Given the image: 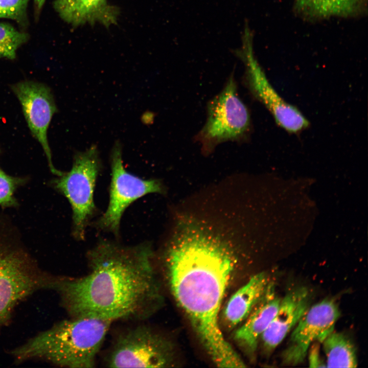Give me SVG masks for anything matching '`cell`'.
I'll return each mask as SVG.
<instances>
[{"mask_svg": "<svg viewBox=\"0 0 368 368\" xmlns=\"http://www.w3.org/2000/svg\"><path fill=\"white\" fill-rule=\"evenodd\" d=\"M153 258L147 243L126 246L103 240L87 253V274L54 276L50 289L70 317L143 320L161 299Z\"/></svg>", "mask_w": 368, "mask_h": 368, "instance_id": "cell-1", "label": "cell"}, {"mask_svg": "<svg viewBox=\"0 0 368 368\" xmlns=\"http://www.w3.org/2000/svg\"><path fill=\"white\" fill-rule=\"evenodd\" d=\"M165 258L172 294L213 361L220 367H244L219 325L220 307L234 269L229 251L205 235L188 231Z\"/></svg>", "mask_w": 368, "mask_h": 368, "instance_id": "cell-2", "label": "cell"}, {"mask_svg": "<svg viewBox=\"0 0 368 368\" xmlns=\"http://www.w3.org/2000/svg\"><path fill=\"white\" fill-rule=\"evenodd\" d=\"M112 323L94 317H71L11 353L19 361L39 359L60 367L93 368Z\"/></svg>", "mask_w": 368, "mask_h": 368, "instance_id": "cell-3", "label": "cell"}, {"mask_svg": "<svg viewBox=\"0 0 368 368\" xmlns=\"http://www.w3.org/2000/svg\"><path fill=\"white\" fill-rule=\"evenodd\" d=\"M0 232V328L16 305L34 291L50 289L53 275L41 270L30 254Z\"/></svg>", "mask_w": 368, "mask_h": 368, "instance_id": "cell-4", "label": "cell"}, {"mask_svg": "<svg viewBox=\"0 0 368 368\" xmlns=\"http://www.w3.org/2000/svg\"><path fill=\"white\" fill-rule=\"evenodd\" d=\"M205 123L194 139L204 152L227 141L241 143L249 138L251 130L250 114L240 99L234 74L221 91L207 105Z\"/></svg>", "mask_w": 368, "mask_h": 368, "instance_id": "cell-5", "label": "cell"}, {"mask_svg": "<svg viewBox=\"0 0 368 368\" xmlns=\"http://www.w3.org/2000/svg\"><path fill=\"white\" fill-rule=\"evenodd\" d=\"M101 161L97 146L93 145L74 156L70 171L54 178L51 185L69 201L73 212V231L75 238L83 240L86 228L96 212L94 193Z\"/></svg>", "mask_w": 368, "mask_h": 368, "instance_id": "cell-6", "label": "cell"}, {"mask_svg": "<svg viewBox=\"0 0 368 368\" xmlns=\"http://www.w3.org/2000/svg\"><path fill=\"white\" fill-rule=\"evenodd\" d=\"M171 361L169 343L148 325L141 324L117 335L105 356L109 367H164Z\"/></svg>", "mask_w": 368, "mask_h": 368, "instance_id": "cell-7", "label": "cell"}, {"mask_svg": "<svg viewBox=\"0 0 368 368\" xmlns=\"http://www.w3.org/2000/svg\"><path fill=\"white\" fill-rule=\"evenodd\" d=\"M252 35L245 29L242 50L237 55L245 67L244 82L252 96L270 111L277 123L290 133H297L309 125L307 119L294 106L285 101L269 82L254 54Z\"/></svg>", "mask_w": 368, "mask_h": 368, "instance_id": "cell-8", "label": "cell"}, {"mask_svg": "<svg viewBox=\"0 0 368 368\" xmlns=\"http://www.w3.org/2000/svg\"><path fill=\"white\" fill-rule=\"evenodd\" d=\"M111 178L109 203L106 211L97 222V227L118 236L122 216L133 201L149 193L163 192L160 182L155 179H143L126 171L122 160V147L117 141L110 154Z\"/></svg>", "mask_w": 368, "mask_h": 368, "instance_id": "cell-9", "label": "cell"}, {"mask_svg": "<svg viewBox=\"0 0 368 368\" xmlns=\"http://www.w3.org/2000/svg\"><path fill=\"white\" fill-rule=\"evenodd\" d=\"M339 316L338 307L331 298L310 306L293 329L282 355L284 363L294 365L302 362L311 344L316 341L322 342L334 331Z\"/></svg>", "mask_w": 368, "mask_h": 368, "instance_id": "cell-10", "label": "cell"}, {"mask_svg": "<svg viewBox=\"0 0 368 368\" xmlns=\"http://www.w3.org/2000/svg\"><path fill=\"white\" fill-rule=\"evenodd\" d=\"M19 100L33 135L45 153L51 172L60 176L63 172L57 170L52 163L47 131L54 114L57 111L53 95L44 84L32 81H21L11 86Z\"/></svg>", "mask_w": 368, "mask_h": 368, "instance_id": "cell-11", "label": "cell"}, {"mask_svg": "<svg viewBox=\"0 0 368 368\" xmlns=\"http://www.w3.org/2000/svg\"><path fill=\"white\" fill-rule=\"evenodd\" d=\"M311 295L305 287L290 290L281 299L278 311L260 338L265 349L273 350L296 325L310 306Z\"/></svg>", "mask_w": 368, "mask_h": 368, "instance_id": "cell-12", "label": "cell"}, {"mask_svg": "<svg viewBox=\"0 0 368 368\" xmlns=\"http://www.w3.org/2000/svg\"><path fill=\"white\" fill-rule=\"evenodd\" d=\"M281 299L274 285L269 283L261 299L236 331L235 339L249 353L255 352L259 339L278 311Z\"/></svg>", "mask_w": 368, "mask_h": 368, "instance_id": "cell-13", "label": "cell"}, {"mask_svg": "<svg viewBox=\"0 0 368 368\" xmlns=\"http://www.w3.org/2000/svg\"><path fill=\"white\" fill-rule=\"evenodd\" d=\"M53 6L60 17L74 26L99 22L114 24L119 11L107 0H55Z\"/></svg>", "mask_w": 368, "mask_h": 368, "instance_id": "cell-14", "label": "cell"}, {"mask_svg": "<svg viewBox=\"0 0 368 368\" xmlns=\"http://www.w3.org/2000/svg\"><path fill=\"white\" fill-rule=\"evenodd\" d=\"M269 283L266 274L257 273L232 295L222 313L223 321L226 328H234L246 319L263 296Z\"/></svg>", "mask_w": 368, "mask_h": 368, "instance_id": "cell-15", "label": "cell"}, {"mask_svg": "<svg viewBox=\"0 0 368 368\" xmlns=\"http://www.w3.org/2000/svg\"><path fill=\"white\" fill-rule=\"evenodd\" d=\"M367 4V0H294L293 10L302 19L315 21L333 17L363 16Z\"/></svg>", "mask_w": 368, "mask_h": 368, "instance_id": "cell-16", "label": "cell"}, {"mask_svg": "<svg viewBox=\"0 0 368 368\" xmlns=\"http://www.w3.org/2000/svg\"><path fill=\"white\" fill-rule=\"evenodd\" d=\"M328 367H355L358 364L355 348L343 333L332 331L322 342Z\"/></svg>", "mask_w": 368, "mask_h": 368, "instance_id": "cell-17", "label": "cell"}, {"mask_svg": "<svg viewBox=\"0 0 368 368\" xmlns=\"http://www.w3.org/2000/svg\"><path fill=\"white\" fill-rule=\"evenodd\" d=\"M28 39L27 34L10 25L0 23V58L13 59L17 49Z\"/></svg>", "mask_w": 368, "mask_h": 368, "instance_id": "cell-18", "label": "cell"}, {"mask_svg": "<svg viewBox=\"0 0 368 368\" xmlns=\"http://www.w3.org/2000/svg\"><path fill=\"white\" fill-rule=\"evenodd\" d=\"M27 181V178L10 175L0 167V206L4 209L17 206L15 193Z\"/></svg>", "mask_w": 368, "mask_h": 368, "instance_id": "cell-19", "label": "cell"}, {"mask_svg": "<svg viewBox=\"0 0 368 368\" xmlns=\"http://www.w3.org/2000/svg\"><path fill=\"white\" fill-rule=\"evenodd\" d=\"M29 0H0V18L12 19L20 24L27 21Z\"/></svg>", "mask_w": 368, "mask_h": 368, "instance_id": "cell-20", "label": "cell"}, {"mask_svg": "<svg viewBox=\"0 0 368 368\" xmlns=\"http://www.w3.org/2000/svg\"><path fill=\"white\" fill-rule=\"evenodd\" d=\"M309 350H310L309 355V364L310 367H327L326 363L323 362L320 357L318 347L315 346L314 348H311V349L309 348Z\"/></svg>", "mask_w": 368, "mask_h": 368, "instance_id": "cell-21", "label": "cell"}, {"mask_svg": "<svg viewBox=\"0 0 368 368\" xmlns=\"http://www.w3.org/2000/svg\"><path fill=\"white\" fill-rule=\"evenodd\" d=\"M45 0H34L37 10H40L43 6Z\"/></svg>", "mask_w": 368, "mask_h": 368, "instance_id": "cell-22", "label": "cell"}]
</instances>
